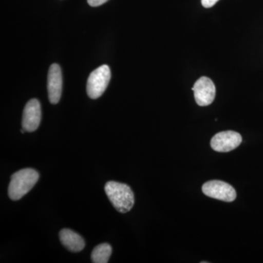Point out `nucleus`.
<instances>
[{
	"instance_id": "obj_1",
	"label": "nucleus",
	"mask_w": 263,
	"mask_h": 263,
	"mask_svg": "<svg viewBox=\"0 0 263 263\" xmlns=\"http://www.w3.org/2000/svg\"><path fill=\"white\" fill-rule=\"evenodd\" d=\"M39 179L35 170L25 168L12 175L8 186V195L12 200H18L28 193Z\"/></svg>"
},
{
	"instance_id": "obj_2",
	"label": "nucleus",
	"mask_w": 263,
	"mask_h": 263,
	"mask_svg": "<svg viewBox=\"0 0 263 263\" xmlns=\"http://www.w3.org/2000/svg\"><path fill=\"white\" fill-rule=\"evenodd\" d=\"M105 191L114 207L119 212L122 214L129 212L134 205V194L125 183L108 181L105 184Z\"/></svg>"
},
{
	"instance_id": "obj_3",
	"label": "nucleus",
	"mask_w": 263,
	"mask_h": 263,
	"mask_svg": "<svg viewBox=\"0 0 263 263\" xmlns=\"http://www.w3.org/2000/svg\"><path fill=\"white\" fill-rule=\"evenodd\" d=\"M111 73L108 65L100 66L89 75L86 84V92L90 98L95 100L103 95L110 82Z\"/></svg>"
},
{
	"instance_id": "obj_4",
	"label": "nucleus",
	"mask_w": 263,
	"mask_h": 263,
	"mask_svg": "<svg viewBox=\"0 0 263 263\" xmlns=\"http://www.w3.org/2000/svg\"><path fill=\"white\" fill-rule=\"evenodd\" d=\"M202 190L206 196L224 202L234 201L237 196L236 192L231 185L218 180L204 183Z\"/></svg>"
},
{
	"instance_id": "obj_5",
	"label": "nucleus",
	"mask_w": 263,
	"mask_h": 263,
	"mask_svg": "<svg viewBox=\"0 0 263 263\" xmlns=\"http://www.w3.org/2000/svg\"><path fill=\"white\" fill-rule=\"evenodd\" d=\"M194 96L197 105L208 106L214 102L216 96V87L214 82L209 78H200L193 87Z\"/></svg>"
},
{
	"instance_id": "obj_6",
	"label": "nucleus",
	"mask_w": 263,
	"mask_h": 263,
	"mask_svg": "<svg viewBox=\"0 0 263 263\" xmlns=\"http://www.w3.org/2000/svg\"><path fill=\"white\" fill-rule=\"evenodd\" d=\"M241 142L242 137L237 132H220L213 137L211 146L216 152H228L239 146Z\"/></svg>"
},
{
	"instance_id": "obj_7",
	"label": "nucleus",
	"mask_w": 263,
	"mask_h": 263,
	"mask_svg": "<svg viewBox=\"0 0 263 263\" xmlns=\"http://www.w3.org/2000/svg\"><path fill=\"white\" fill-rule=\"evenodd\" d=\"M41 121V103L37 99H32L27 103L24 109L22 127L24 130L32 133L39 127Z\"/></svg>"
},
{
	"instance_id": "obj_8",
	"label": "nucleus",
	"mask_w": 263,
	"mask_h": 263,
	"mask_svg": "<svg viewBox=\"0 0 263 263\" xmlns=\"http://www.w3.org/2000/svg\"><path fill=\"white\" fill-rule=\"evenodd\" d=\"M47 87L50 103H58L62 96V76L61 68L57 64H53L50 67Z\"/></svg>"
},
{
	"instance_id": "obj_9",
	"label": "nucleus",
	"mask_w": 263,
	"mask_h": 263,
	"mask_svg": "<svg viewBox=\"0 0 263 263\" xmlns=\"http://www.w3.org/2000/svg\"><path fill=\"white\" fill-rule=\"evenodd\" d=\"M60 239L62 245L70 252H81L85 247L84 238L71 230H62L60 233Z\"/></svg>"
},
{
	"instance_id": "obj_10",
	"label": "nucleus",
	"mask_w": 263,
	"mask_h": 263,
	"mask_svg": "<svg viewBox=\"0 0 263 263\" xmlns=\"http://www.w3.org/2000/svg\"><path fill=\"white\" fill-rule=\"evenodd\" d=\"M112 253V248L108 243L97 246L92 251L91 257L94 263H107Z\"/></svg>"
},
{
	"instance_id": "obj_11",
	"label": "nucleus",
	"mask_w": 263,
	"mask_h": 263,
	"mask_svg": "<svg viewBox=\"0 0 263 263\" xmlns=\"http://www.w3.org/2000/svg\"><path fill=\"white\" fill-rule=\"evenodd\" d=\"M219 0H201L202 6L205 8H210L216 4Z\"/></svg>"
},
{
	"instance_id": "obj_12",
	"label": "nucleus",
	"mask_w": 263,
	"mask_h": 263,
	"mask_svg": "<svg viewBox=\"0 0 263 263\" xmlns=\"http://www.w3.org/2000/svg\"><path fill=\"white\" fill-rule=\"evenodd\" d=\"M108 0H87L90 6L98 7L108 2Z\"/></svg>"
}]
</instances>
